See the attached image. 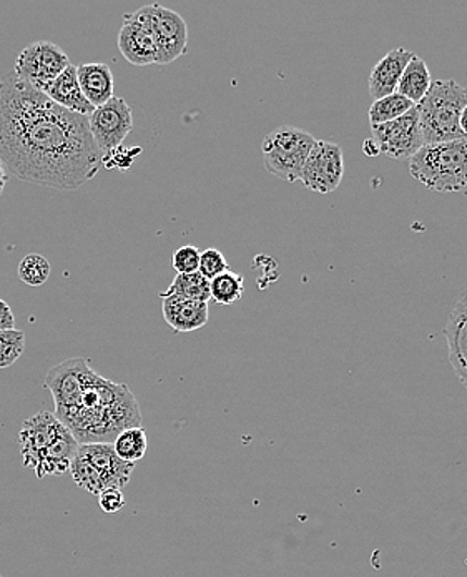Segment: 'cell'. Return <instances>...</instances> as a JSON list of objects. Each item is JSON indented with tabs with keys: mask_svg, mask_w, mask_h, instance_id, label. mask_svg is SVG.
I'll return each instance as SVG.
<instances>
[{
	"mask_svg": "<svg viewBox=\"0 0 467 577\" xmlns=\"http://www.w3.org/2000/svg\"><path fill=\"white\" fill-rule=\"evenodd\" d=\"M0 160L22 182L74 192L96 179L103 156L88 116L62 109L11 72L0 81Z\"/></svg>",
	"mask_w": 467,
	"mask_h": 577,
	"instance_id": "1",
	"label": "cell"
},
{
	"mask_svg": "<svg viewBox=\"0 0 467 577\" xmlns=\"http://www.w3.org/2000/svg\"><path fill=\"white\" fill-rule=\"evenodd\" d=\"M56 416L78 444L113 443L123 430L142 425V413L127 384L97 375L84 358L60 363L46 378Z\"/></svg>",
	"mask_w": 467,
	"mask_h": 577,
	"instance_id": "2",
	"label": "cell"
},
{
	"mask_svg": "<svg viewBox=\"0 0 467 577\" xmlns=\"http://www.w3.org/2000/svg\"><path fill=\"white\" fill-rule=\"evenodd\" d=\"M22 463L37 479L64 475L71 469L78 450L74 434L53 413L40 412L22 425L19 433Z\"/></svg>",
	"mask_w": 467,
	"mask_h": 577,
	"instance_id": "3",
	"label": "cell"
},
{
	"mask_svg": "<svg viewBox=\"0 0 467 577\" xmlns=\"http://www.w3.org/2000/svg\"><path fill=\"white\" fill-rule=\"evenodd\" d=\"M467 106V87L456 81H434L425 99L416 106L422 144L466 138L459 127L460 113Z\"/></svg>",
	"mask_w": 467,
	"mask_h": 577,
	"instance_id": "4",
	"label": "cell"
},
{
	"mask_svg": "<svg viewBox=\"0 0 467 577\" xmlns=\"http://www.w3.org/2000/svg\"><path fill=\"white\" fill-rule=\"evenodd\" d=\"M409 173L431 192L464 191L467 187V137L419 148L409 159Z\"/></svg>",
	"mask_w": 467,
	"mask_h": 577,
	"instance_id": "5",
	"label": "cell"
},
{
	"mask_svg": "<svg viewBox=\"0 0 467 577\" xmlns=\"http://www.w3.org/2000/svg\"><path fill=\"white\" fill-rule=\"evenodd\" d=\"M135 465L116 456L112 443L78 444L71 469L81 490L99 496L102 491L123 490L131 482Z\"/></svg>",
	"mask_w": 467,
	"mask_h": 577,
	"instance_id": "6",
	"label": "cell"
},
{
	"mask_svg": "<svg viewBox=\"0 0 467 577\" xmlns=\"http://www.w3.org/2000/svg\"><path fill=\"white\" fill-rule=\"evenodd\" d=\"M315 144L317 138L303 128L293 125L274 128L261 145L265 169L276 179L296 182Z\"/></svg>",
	"mask_w": 467,
	"mask_h": 577,
	"instance_id": "7",
	"label": "cell"
},
{
	"mask_svg": "<svg viewBox=\"0 0 467 577\" xmlns=\"http://www.w3.org/2000/svg\"><path fill=\"white\" fill-rule=\"evenodd\" d=\"M71 65L67 53L57 44L39 40L19 53L14 74L25 84L46 94L53 81Z\"/></svg>",
	"mask_w": 467,
	"mask_h": 577,
	"instance_id": "8",
	"label": "cell"
},
{
	"mask_svg": "<svg viewBox=\"0 0 467 577\" xmlns=\"http://www.w3.org/2000/svg\"><path fill=\"white\" fill-rule=\"evenodd\" d=\"M88 127L100 154L107 157L134 131L132 107L120 97H113L88 115Z\"/></svg>",
	"mask_w": 467,
	"mask_h": 577,
	"instance_id": "9",
	"label": "cell"
},
{
	"mask_svg": "<svg viewBox=\"0 0 467 577\" xmlns=\"http://www.w3.org/2000/svg\"><path fill=\"white\" fill-rule=\"evenodd\" d=\"M343 176H345L343 148L334 142L317 140L299 175L303 185L317 194H331L337 191Z\"/></svg>",
	"mask_w": 467,
	"mask_h": 577,
	"instance_id": "10",
	"label": "cell"
},
{
	"mask_svg": "<svg viewBox=\"0 0 467 577\" xmlns=\"http://www.w3.org/2000/svg\"><path fill=\"white\" fill-rule=\"evenodd\" d=\"M371 138L377 144L380 156L394 160H409L422 144L421 128L416 107L400 119L386 124L371 125Z\"/></svg>",
	"mask_w": 467,
	"mask_h": 577,
	"instance_id": "11",
	"label": "cell"
},
{
	"mask_svg": "<svg viewBox=\"0 0 467 577\" xmlns=\"http://www.w3.org/2000/svg\"><path fill=\"white\" fill-rule=\"evenodd\" d=\"M119 49L123 59L137 67L159 65V49L151 33L148 5L125 14L119 33Z\"/></svg>",
	"mask_w": 467,
	"mask_h": 577,
	"instance_id": "12",
	"label": "cell"
},
{
	"mask_svg": "<svg viewBox=\"0 0 467 577\" xmlns=\"http://www.w3.org/2000/svg\"><path fill=\"white\" fill-rule=\"evenodd\" d=\"M150 27L157 49L159 65L172 64L188 50V25L182 15L160 4L148 5Z\"/></svg>",
	"mask_w": 467,
	"mask_h": 577,
	"instance_id": "13",
	"label": "cell"
},
{
	"mask_svg": "<svg viewBox=\"0 0 467 577\" xmlns=\"http://www.w3.org/2000/svg\"><path fill=\"white\" fill-rule=\"evenodd\" d=\"M415 53L411 50L397 49L390 50L383 59L372 67L371 75H369V96L372 100L383 99V97L396 94L397 84H400L401 75L404 69L409 64Z\"/></svg>",
	"mask_w": 467,
	"mask_h": 577,
	"instance_id": "14",
	"label": "cell"
},
{
	"mask_svg": "<svg viewBox=\"0 0 467 577\" xmlns=\"http://www.w3.org/2000/svg\"><path fill=\"white\" fill-rule=\"evenodd\" d=\"M163 318L176 333H194L208 323V303L194 302L179 295L162 296Z\"/></svg>",
	"mask_w": 467,
	"mask_h": 577,
	"instance_id": "15",
	"label": "cell"
},
{
	"mask_svg": "<svg viewBox=\"0 0 467 577\" xmlns=\"http://www.w3.org/2000/svg\"><path fill=\"white\" fill-rule=\"evenodd\" d=\"M447 343H450V359L457 377L467 388V290L457 299L456 308L450 317L446 327Z\"/></svg>",
	"mask_w": 467,
	"mask_h": 577,
	"instance_id": "16",
	"label": "cell"
},
{
	"mask_svg": "<svg viewBox=\"0 0 467 577\" xmlns=\"http://www.w3.org/2000/svg\"><path fill=\"white\" fill-rule=\"evenodd\" d=\"M77 78L82 94L94 109L102 107L103 103L115 97L113 96L115 94V78H113L112 69L102 62L78 65Z\"/></svg>",
	"mask_w": 467,
	"mask_h": 577,
	"instance_id": "17",
	"label": "cell"
},
{
	"mask_svg": "<svg viewBox=\"0 0 467 577\" xmlns=\"http://www.w3.org/2000/svg\"><path fill=\"white\" fill-rule=\"evenodd\" d=\"M46 96L49 97L52 102L62 109L69 110V112L78 113V115L88 116L94 112L91 103L85 99L82 94L81 85H78L77 67L71 65L65 69V72L59 75L50 85Z\"/></svg>",
	"mask_w": 467,
	"mask_h": 577,
	"instance_id": "18",
	"label": "cell"
},
{
	"mask_svg": "<svg viewBox=\"0 0 467 577\" xmlns=\"http://www.w3.org/2000/svg\"><path fill=\"white\" fill-rule=\"evenodd\" d=\"M431 72H429L428 65H426L421 57L415 53L413 59L409 60V64L404 69L403 75H401L396 93L418 106L425 99L426 94L431 88Z\"/></svg>",
	"mask_w": 467,
	"mask_h": 577,
	"instance_id": "19",
	"label": "cell"
},
{
	"mask_svg": "<svg viewBox=\"0 0 467 577\" xmlns=\"http://www.w3.org/2000/svg\"><path fill=\"white\" fill-rule=\"evenodd\" d=\"M112 444L120 459L135 465V463L142 462L147 454V431L142 427L128 428V430H123Z\"/></svg>",
	"mask_w": 467,
	"mask_h": 577,
	"instance_id": "20",
	"label": "cell"
},
{
	"mask_svg": "<svg viewBox=\"0 0 467 577\" xmlns=\"http://www.w3.org/2000/svg\"><path fill=\"white\" fill-rule=\"evenodd\" d=\"M179 295L194 302L208 303L211 299L210 280L205 279L200 271L188 273V275H176L172 285L160 296Z\"/></svg>",
	"mask_w": 467,
	"mask_h": 577,
	"instance_id": "21",
	"label": "cell"
},
{
	"mask_svg": "<svg viewBox=\"0 0 467 577\" xmlns=\"http://www.w3.org/2000/svg\"><path fill=\"white\" fill-rule=\"evenodd\" d=\"M416 107L415 103L409 102L406 97L401 94H391V96L383 97V99L374 100L369 107V125L386 124L393 120L400 119L404 113Z\"/></svg>",
	"mask_w": 467,
	"mask_h": 577,
	"instance_id": "22",
	"label": "cell"
},
{
	"mask_svg": "<svg viewBox=\"0 0 467 577\" xmlns=\"http://www.w3.org/2000/svg\"><path fill=\"white\" fill-rule=\"evenodd\" d=\"M245 292V280L239 273L229 270L217 279L210 280L211 299L223 305V307H232L236 302H239Z\"/></svg>",
	"mask_w": 467,
	"mask_h": 577,
	"instance_id": "23",
	"label": "cell"
},
{
	"mask_svg": "<svg viewBox=\"0 0 467 577\" xmlns=\"http://www.w3.org/2000/svg\"><path fill=\"white\" fill-rule=\"evenodd\" d=\"M50 263L42 255L30 254L19 263V279L28 286H40L49 280Z\"/></svg>",
	"mask_w": 467,
	"mask_h": 577,
	"instance_id": "24",
	"label": "cell"
},
{
	"mask_svg": "<svg viewBox=\"0 0 467 577\" xmlns=\"http://www.w3.org/2000/svg\"><path fill=\"white\" fill-rule=\"evenodd\" d=\"M25 352V333L17 330L0 331V370L12 367Z\"/></svg>",
	"mask_w": 467,
	"mask_h": 577,
	"instance_id": "25",
	"label": "cell"
},
{
	"mask_svg": "<svg viewBox=\"0 0 467 577\" xmlns=\"http://www.w3.org/2000/svg\"><path fill=\"white\" fill-rule=\"evenodd\" d=\"M229 261H226L225 255L217 248H207V250L200 254V271L201 275L207 280L217 279L218 275H222L225 271H229Z\"/></svg>",
	"mask_w": 467,
	"mask_h": 577,
	"instance_id": "26",
	"label": "cell"
},
{
	"mask_svg": "<svg viewBox=\"0 0 467 577\" xmlns=\"http://www.w3.org/2000/svg\"><path fill=\"white\" fill-rule=\"evenodd\" d=\"M200 254L197 247L194 245H185L180 247L179 250L173 254V268H175L179 275H188V273H197L198 267H200Z\"/></svg>",
	"mask_w": 467,
	"mask_h": 577,
	"instance_id": "27",
	"label": "cell"
},
{
	"mask_svg": "<svg viewBox=\"0 0 467 577\" xmlns=\"http://www.w3.org/2000/svg\"><path fill=\"white\" fill-rule=\"evenodd\" d=\"M99 506L102 507L103 513H119L125 506V498H123L122 490L112 488V490L102 491L99 494Z\"/></svg>",
	"mask_w": 467,
	"mask_h": 577,
	"instance_id": "28",
	"label": "cell"
},
{
	"mask_svg": "<svg viewBox=\"0 0 467 577\" xmlns=\"http://www.w3.org/2000/svg\"><path fill=\"white\" fill-rule=\"evenodd\" d=\"M15 317L12 314L11 307L4 299H0V331L2 330H14Z\"/></svg>",
	"mask_w": 467,
	"mask_h": 577,
	"instance_id": "29",
	"label": "cell"
},
{
	"mask_svg": "<svg viewBox=\"0 0 467 577\" xmlns=\"http://www.w3.org/2000/svg\"><path fill=\"white\" fill-rule=\"evenodd\" d=\"M8 182H9L8 170H5L4 163H2V160H0V195L4 194L5 185H8Z\"/></svg>",
	"mask_w": 467,
	"mask_h": 577,
	"instance_id": "30",
	"label": "cell"
},
{
	"mask_svg": "<svg viewBox=\"0 0 467 577\" xmlns=\"http://www.w3.org/2000/svg\"><path fill=\"white\" fill-rule=\"evenodd\" d=\"M362 150H365L369 157L380 156V150H378L377 144L372 142V138H368V140L365 142V147H362Z\"/></svg>",
	"mask_w": 467,
	"mask_h": 577,
	"instance_id": "31",
	"label": "cell"
},
{
	"mask_svg": "<svg viewBox=\"0 0 467 577\" xmlns=\"http://www.w3.org/2000/svg\"><path fill=\"white\" fill-rule=\"evenodd\" d=\"M459 127L467 137V106L464 107L463 113H460Z\"/></svg>",
	"mask_w": 467,
	"mask_h": 577,
	"instance_id": "32",
	"label": "cell"
},
{
	"mask_svg": "<svg viewBox=\"0 0 467 577\" xmlns=\"http://www.w3.org/2000/svg\"><path fill=\"white\" fill-rule=\"evenodd\" d=\"M0 577H4V576H2V574H0Z\"/></svg>",
	"mask_w": 467,
	"mask_h": 577,
	"instance_id": "33",
	"label": "cell"
}]
</instances>
